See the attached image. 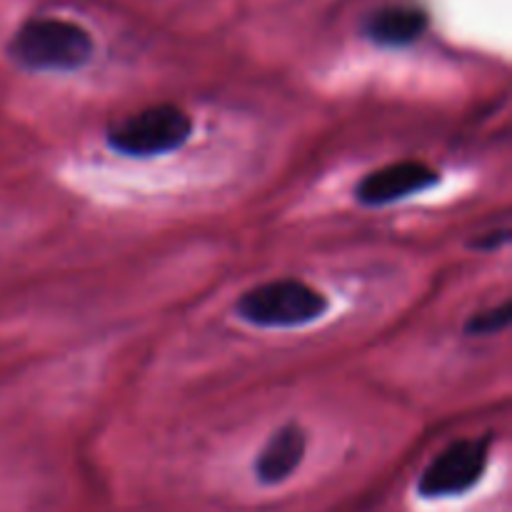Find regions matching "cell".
Returning a JSON list of instances; mask_svg holds the SVG:
<instances>
[{
  "mask_svg": "<svg viewBox=\"0 0 512 512\" xmlns=\"http://www.w3.org/2000/svg\"><path fill=\"white\" fill-rule=\"evenodd\" d=\"M93 35L63 18H30L13 35L8 53L20 68L35 73H70L93 58Z\"/></svg>",
  "mask_w": 512,
  "mask_h": 512,
  "instance_id": "1",
  "label": "cell"
},
{
  "mask_svg": "<svg viewBox=\"0 0 512 512\" xmlns=\"http://www.w3.org/2000/svg\"><path fill=\"white\" fill-rule=\"evenodd\" d=\"M328 308V298L320 290L295 278L255 285L235 303L238 318L258 328H303L323 318Z\"/></svg>",
  "mask_w": 512,
  "mask_h": 512,
  "instance_id": "2",
  "label": "cell"
},
{
  "mask_svg": "<svg viewBox=\"0 0 512 512\" xmlns=\"http://www.w3.org/2000/svg\"><path fill=\"white\" fill-rule=\"evenodd\" d=\"M193 120L178 105H153L110 125L108 145L128 158H158L183 148Z\"/></svg>",
  "mask_w": 512,
  "mask_h": 512,
  "instance_id": "3",
  "label": "cell"
},
{
  "mask_svg": "<svg viewBox=\"0 0 512 512\" xmlns=\"http://www.w3.org/2000/svg\"><path fill=\"white\" fill-rule=\"evenodd\" d=\"M490 438L458 440L448 445L418 480V493L423 498H455L478 485L488 468Z\"/></svg>",
  "mask_w": 512,
  "mask_h": 512,
  "instance_id": "4",
  "label": "cell"
},
{
  "mask_svg": "<svg viewBox=\"0 0 512 512\" xmlns=\"http://www.w3.org/2000/svg\"><path fill=\"white\" fill-rule=\"evenodd\" d=\"M440 180L430 165L420 160H400V163L385 165V168L373 170L355 185V200L368 208H380V205L398 203V200L418 195L423 190L433 188Z\"/></svg>",
  "mask_w": 512,
  "mask_h": 512,
  "instance_id": "5",
  "label": "cell"
},
{
  "mask_svg": "<svg viewBox=\"0 0 512 512\" xmlns=\"http://www.w3.org/2000/svg\"><path fill=\"white\" fill-rule=\"evenodd\" d=\"M308 448V435L300 425L288 423L275 430L255 460V478L263 485H280L300 468Z\"/></svg>",
  "mask_w": 512,
  "mask_h": 512,
  "instance_id": "6",
  "label": "cell"
},
{
  "mask_svg": "<svg viewBox=\"0 0 512 512\" xmlns=\"http://www.w3.org/2000/svg\"><path fill=\"white\" fill-rule=\"evenodd\" d=\"M428 13L410 5H390L378 10L365 23V35L383 48H403L420 40L428 30Z\"/></svg>",
  "mask_w": 512,
  "mask_h": 512,
  "instance_id": "7",
  "label": "cell"
},
{
  "mask_svg": "<svg viewBox=\"0 0 512 512\" xmlns=\"http://www.w3.org/2000/svg\"><path fill=\"white\" fill-rule=\"evenodd\" d=\"M512 313H510V303L495 305V308L483 310V313H475L473 318L465 323V335H473V338H488V335L503 333L505 328L510 325Z\"/></svg>",
  "mask_w": 512,
  "mask_h": 512,
  "instance_id": "8",
  "label": "cell"
},
{
  "mask_svg": "<svg viewBox=\"0 0 512 512\" xmlns=\"http://www.w3.org/2000/svg\"><path fill=\"white\" fill-rule=\"evenodd\" d=\"M483 238H485V240H475V243H470V245H475V248H480V250L498 248V245H505V243H508L510 230H508V228H503V230H498V233L483 235Z\"/></svg>",
  "mask_w": 512,
  "mask_h": 512,
  "instance_id": "9",
  "label": "cell"
}]
</instances>
